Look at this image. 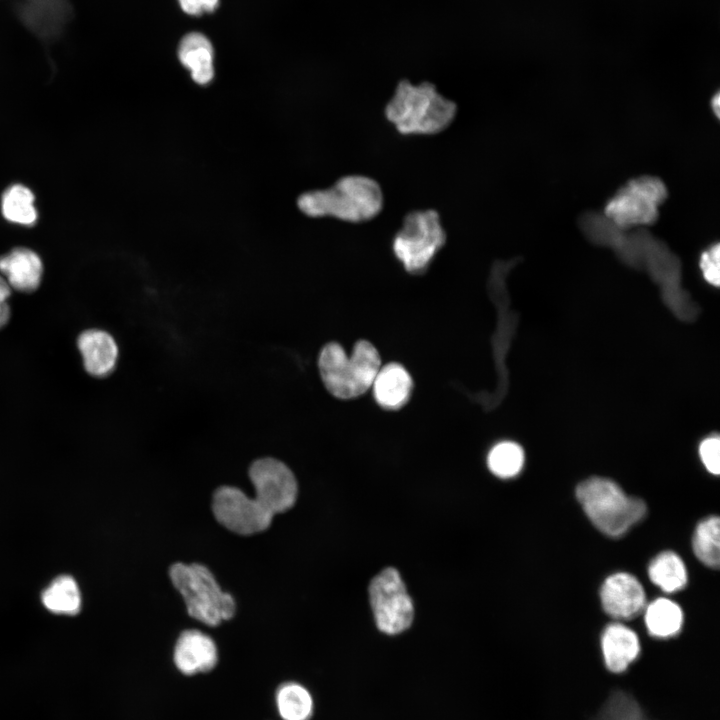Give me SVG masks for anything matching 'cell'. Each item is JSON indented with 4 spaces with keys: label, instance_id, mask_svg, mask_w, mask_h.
<instances>
[{
    "label": "cell",
    "instance_id": "obj_1",
    "mask_svg": "<svg viewBox=\"0 0 720 720\" xmlns=\"http://www.w3.org/2000/svg\"><path fill=\"white\" fill-rule=\"evenodd\" d=\"M255 497H248L232 486L217 488L212 498L216 520L239 535H252L266 530L273 517L289 510L297 498V481L291 469L282 461L264 457L249 468Z\"/></svg>",
    "mask_w": 720,
    "mask_h": 720
},
{
    "label": "cell",
    "instance_id": "obj_2",
    "mask_svg": "<svg viewBox=\"0 0 720 720\" xmlns=\"http://www.w3.org/2000/svg\"><path fill=\"white\" fill-rule=\"evenodd\" d=\"M457 104L437 91L434 84L413 85L400 80L384 107V117L403 136H433L455 120Z\"/></svg>",
    "mask_w": 720,
    "mask_h": 720
},
{
    "label": "cell",
    "instance_id": "obj_3",
    "mask_svg": "<svg viewBox=\"0 0 720 720\" xmlns=\"http://www.w3.org/2000/svg\"><path fill=\"white\" fill-rule=\"evenodd\" d=\"M298 208L309 217H332L360 224L377 217L384 207L380 184L365 175L340 177L327 189L312 190L299 196Z\"/></svg>",
    "mask_w": 720,
    "mask_h": 720
},
{
    "label": "cell",
    "instance_id": "obj_4",
    "mask_svg": "<svg viewBox=\"0 0 720 720\" xmlns=\"http://www.w3.org/2000/svg\"><path fill=\"white\" fill-rule=\"evenodd\" d=\"M318 368L330 394L339 399H352L372 386L381 368V358L367 340L357 341L351 356L339 343L331 342L321 349Z\"/></svg>",
    "mask_w": 720,
    "mask_h": 720
},
{
    "label": "cell",
    "instance_id": "obj_5",
    "mask_svg": "<svg viewBox=\"0 0 720 720\" xmlns=\"http://www.w3.org/2000/svg\"><path fill=\"white\" fill-rule=\"evenodd\" d=\"M576 495L591 522L608 536L624 534L646 513L641 499L627 496L609 479H587L578 485Z\"/></svg>",
    "mask_w": 720,
    "mask_h": 720
},
{
    "label": "cell",
    "instance_id": "obj_6",
    "mask_svg": "<svg viewBox=\"0 0 720 720\" xmlns=\"http://www.w3.org/2000/svg\"><path fill=\"white\" fill-rule=\"evenodd\" d=\"M169 576L192 618L214 627L235 615L234 598L221 589L206 566L178 562L170 567Z\"/></svg>",
    "mask_w": 720,
    "mask_h": 720
},
{
    "label": "cell",
    "instance_id": "obj_7",
    "mask_svg": "<svg viewBox=\"0 0 720 720\" xmlns=\"http://www.w3.org/2000/svg\"><path fill=\"white\" fill-rule=\"evenodd\" d=\"M447 241L440 213L435 209L409 211L393 235L395 258L410 274L424 273Z\"/></svg>",
    "mask_w": 720,
    "mask_h": 720
},
{
    "label": "cell",
    "instance_id": "obj_8",
    "mask_svg": "<svg viewBox=\"0 0 720 720\" xmlns=\"http://www.w3.org/2000/svg\"><path fill=\"white\" fill-rule=\"evenodd\" d=\"M666 196L667 188L659 178L640 176L624 184L607 201L604 216L623 230L649 225L656 221Z\"/></svg>",
    "mask_w": 720,
    "mask_h": 720
},
{
    "label": "cell",
    "instance_id": "obj_9",
    "mask_svg": "<svg viewBox=\"0 0 720 720\" xmlns=\"http://www.w3.org/2000/svg\"><path fill=\"white\" fill-rule=\"evenodd\" d=\"M369 598L380 631L394 635L410 627L414 606L395 568L383 569L371 580Z\"/></svg>",
    "mask_w": 720,
    "mask_h": 720
},
{
    "label": "cell",
    "instance_id": "obj_10",
    "mask_svg": "<svg viewBox=\"0 0 720 720\" xmlns=\"http://www.w3.org/2000/svg\"><path fill=\"white\" fill-rule=\"evenodd\" d=\"M173 661L184 675L192 676L211 671L218 662L214 640L195 629L183 631L175 644Z\"/></svg>",
    "mask_w": 720,
    "mask_h": 720
},
{
    "label": "cell",
    "instance_id": "obj_11",
    "mask_svg": "<svg viewBox=\"0 0 720 720\" xmlns=\"http://www.w3.org/2000/svg\"><path fill=\"white\" fill-rule=\"evenodd\" d=\"M604 610L614 618L629 619L645 606V593L640 582L627 573L608 577L601 588Z\"/></svg>",
    "mask_w": 720,
    "mask_h": 720
},
{
    "label": "cell",
    "instance_id": "obj_12",
    "mask_svg": "<svg viewBox=\"0 0 720 720\" xmlns=\"http://www.w3.org/2000/svg\"><path fill=\"white\" fill-rule=\"evenodd\" d=\"M85 371L93 377H106L116 367L119 349L114 337L97 328L82 331L77 338Z\"/></svg>",
    "mask_w": 720,
    "mask_h": 720
},
{
    "label": "cell",
    "instance_id": "obj_13",
    "mask_svg": "<svg viewBox=\"0 0 720 720\" xmlns=\"http://www.w3.org/2000/svg\"><path fill=\"white\" fill-rule=\"evenodd\" d=\"M601 650L606 670L613 675H620L638 659L641 645L633 630L620 623H613L603 631Z\"/></svg>",
    "mask_w": 720,
    "mask_h": 720
},
{
    "label": "cell",
    "instance_id": "obj_14",
    "mask_svg": "<svg viewBox=\"0 0 720 720\" xmlns=\"http://www.w3.org/2000/svg\"><path fill=\"white\" fill-rule=\"evenodd\" d=\"M0 273L11 289L31 293L40 286L43 263L40 256L28 248H15L0 257Z\"/></svg>",
    "mask_w": 720,
    "mask_h": 720
},
{
    "label": "cell",
    "instance_id": "obj_15",
    "mask_svg": "<svg viewBox=\"0 0 720 720\" xmlns=\"http://www.w3.org/2000/svg\"><path fill=\"white\" fill-rule=\"evenodd\" d=\"M412 378L399 363H388L381 367L373 381L372 388L376 402L385 409H399L409 399Z\"/></svg>",
    "mask_w": 720,
    "mask_h": 720
},
{
    "label": "cell",
    "instance_id": "obj_16",
    "mask_svg": "<svg viewBox=\"0 0 720 720\" xmlns=\"http://www.w3.org/2000/svg\"><path fill=\"white\" fill-rule=\"evenodd\" d=\"M213 55L210 41L201 33H189L180 42L179 60L200 85L209 83L214 76Z\"/></svg>",
    "mask_w": 720,
    "mask_h": 720
},
{
    "label": "cell",
    "instance_id": "obj_17",
    "mask_svg": "<svg viewBox=\"0 0 720 720\" xmlns=\"http://www.w3.org/2000/svg\"><path fill=\"white\" fill-rule=\"evenodd\" d=\"M615 687L590 720H655L633 693Z\"/></svg>",
    "mask_w": 720,
    "mask_h": 720
},
{
    "label": "cell",
    "instance_id": "obj_18",
    "mask_svg": "<svg viewBox=\"0 0 720 720\" xmlns=\"http://www.w3.org/2000/svg\"><path fill=\"white\" fill-rule=\"evenodd\" d=\"M682 623L681 608L669 599H656L646 608L645 624L653 637L662 639L673 637L681 630Z\"/></svg>",
    "mask_w": 720,
    "mask_h": 720
},
{
    "label": "cell",
    "instance_id": "obj_19",
    "mask_svg": "<svg viewBox=\"0 0 720 720\" xmlns=\"http://www.w3.org/2000/svg\"><path fill=\"white\" fill-rule=\"evenodd\" d=\"M43 605L56 614L76 615L81 608V595L76 581L67 575L55 578L41 595Z\"/></svg>",
    "mask_w": 720,
    "mask_h": 720
},
{
    "label": "cell",
    "instance_id": "obj_20",
    "mask_svg": "<svg viewBox=\"0 0 720 720\" xmlns=\"http://www.w3.org/2000/svg\"><path fill=\"white\" fill-rule=\"evenodd\" d=\"M275 703L282 720H310L313 714V698L310 692L297 682H286L276 691Z\"/></svg>",
    "mask_w": 720,
    "mask_h": 720
},
{
    "label": "cell",
    "instance_id": "obj_21",
    "mask_svg": "<svg viewBox=\"0 0 720 720\" xmlns=\"http://www.w3.org/2000/svg\"><path fill=\"white\" fill-rule=\"evenodd\" d=\"M33 192L26 186L14 184L2 195L1 211L9 222L30 226L38 217Z\"/></svg>",
    "mask_w": 720,
    "mask_h": 720
},
{
    "label": "cell",
    "instance_id": "obj_22",
    "mask_svg": "<svg viewBox=\"0 0 720 720\" xmlns=\"http://www.w3.org/2000/svg\"><path fill=\"white\" fill-rule=\"evenodd\" d=\"M651 581L665 592L682 589L687 582V572L681 558L671 551L660 553L649 565Z\"/></svg>",
    "mask_w": 720,
    "mask_h": 720
},
{
    "label": "cell",
    "instance_id": "obj_23",
    "mask_svg": "<svg viewBox=\"0 0 720 720\" xmlns=\"http://www.w3.org/2000/svg\"><path fill=\"white\" fill-rule=\"evenodd\" d=\"M719 518L711 516L700 522L693 537V549L700 561L712 568L719 567Z\"/></svg>",
    "mask_w": 720,
    "mask_h": 720
},
{
    "label": "cell",
    "instance_id": "obj_24",
    "mask_svg": "<svg viewBox=\"0 0 720 720\" xmlns=\"http://www.w3.org/2000/svg\"><path fill=\"white\" fill-rule=\"evenodd\" d=\"M487 463L494 475L500 478H511L521 471L524 452L517 443L503 441L490 450Z\"/></svg>",
    "mask_w": 720,
    "mask_h": 720
},
{
    "label": "cell",
    "instance_id": "obj_25",
    "mask_svg": "<svg viewBox=\"0 0 720 720\" xmlns=\"http://www.w3.org/2000/svg\"><path fill=\"white\" fill-rule=\"evenodd\" d=\"M719 244L711 245L701 254L700 268L707 282L715 286L719 285Z\"/></svg>",
    "mask_w": 720,
    "mask_h": 720
},
{
    "label": "cell",
    "instance_id": "obj_26",
    "mask_svg": "<svg viewBox=\"0 0 720 720\" xmlns=\"http://www.w3.org/2000/svg\"><path fill=\"white\" fill-rule=\"evenodd\" d=\"M701 460L712 474L720 472V440L717 436L706 438L699 447Z\"/></svg>",
    "mask_w": 720,
    "mask_h": 720
},
{
    "label": "cell",
    "instance_id": "obj_27",
    "mask_svg": "<svg viewBox=\"0 0 720 720\" xmlns=\"http://www.w3.org/2000/svg\"><path fill=\"white\" fill-rule=\"evenodd\" d=\"M184 12L189 15H201L213 12L219 0H178Z\"/></svg>",
    "mask_w": 720,
    "mask_h": 720
},
{
    "label": "cell",
    "instance_id": "obj_28",
    "mask_svg": "<svg viewBox=\"0 0 720 720\" xmlns=\"http://www.w3.org/2000/svg\"><path fill=\"white\" fill-rule=\"evenodd\" d=\"M10 296L11 288L0 275V329L6 326L10 319L11 309L8 302Z\"/></svg>",
    "mask_w": 720,
    "mask_h": 720
},
{
    "label": "cell",
    "instance_id": "obj_29",
    "mask_svg": "<svg viewBox=\"0 0 720 720\" xmlns=\"http://www.w3.org/2000/svg\"><path fill=\"white\" fill-rule=\"evenodd\" d=\"M712 110L719 117V93H716L711 101Z\"/></svg>",
    "mask_w": 720,
    "mask_h": 720
}]
</instances>
